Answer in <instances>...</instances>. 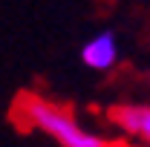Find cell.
Listing matches in <instances>:
<instances>
[{
    "label": "cell",
    "instance_id": "6da1fadb",
    "mask_svg": "<svg viewBox=\"0 0 150 147\" xmlns=\"http://www.w3.org/2000/svg\"><path fill=\"white\" fill-rule=\"evenodd\" d=\"M18 115L23 118V124L46 133L61 147H115L110 139L87 130L84 124H78L67 110H61L58 104L40 98V95H23L18 101Z\"/></svg>",
    "mask_w": 150,
    "mask_h": 147
},
{
    "label": "cell",
    "instance_id": "7a4b0ae2",
    "mask_svg": "<svg viewBox=\"0 0 150 147\" xmlns=\"http://www.w3.org/2000/svg\"><path fill=\"white\" fill-rule=\"evenodd\" d=\"M118 37L115 32L104 29V32H95L84 46H81V64L87 69H95V72H107L118 64Z\"/></svg>",
    "mask_w": 150,
    "mask_h": 147
},
{
    "label": "cell",
    "instance_id": "3957f363",
    "mask_svg": "<svg viewBox=\"0 0 150 147\" xmlns=\"http://www.w3.org/2000/svg\"><path fill=\"white\" fill-rule=\"evenodd\" d=\"M115 124L121 130H127L130 136H139L144 144L150 147V107L147 104H127V107H118L112 112Z\"/></svg>",
    "mask_w": 150,
    "mask_h": 147
}]
</instances>
